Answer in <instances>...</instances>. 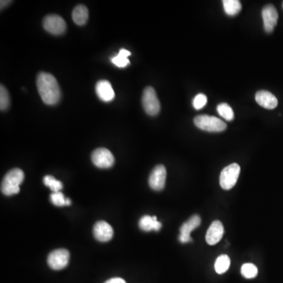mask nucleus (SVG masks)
Masks as SVG:
<instances>
[{
	"label": "nucleus",
	"mask_w": 283,
	"mask_h": 283,
	"mask_svg": "<svg viewBox=\"0 0 283 283\" xmlns=\"http://www.w3.org/2000/svg\"><path fill=\"white\" fill-rule=\"evenodd\" d=\"M223 5L225 13L229 16L237 15L241 10V2L238 0H224Z\"/></svg>",
	"instance_id": "19"
},
{
	"label": "nucleus",
	"mask_w": 283,
	"mask_h": 283,
	"mask_svg": "<svg viewBox=\"0 0 283 283\" xmlns=\"http://www.w3.org/2000/svg\"><path fill=\"white\" fill-rule=\"evenodd\" d=\"M93 234L98 241L106 242L112 239L113 236V229L107 222L102 220L95 223L93 228Z\"/></svg>",
	"instance_id": "12"
},
{
	"label": "nucleus",
	"mask_w": 283,
	"mask_h": 283,
	"mask_svg": "<svg viewBox=\"0 0 283 283\" xmlns=\"http://www.w3.org/2000/svg\"><path fill=\"white\" fill-rule=\"evenodd\" d=\"M10 106V95L4 85L0 86V109L2 111L8 110Z\"/></svg>",
	"instance_id": "24"
},
{
	"label": "nucleus",
	"mask_w": 283,
	"mask_h": 283,
	"mask_svg": "<svg viewBox=\"0 0 283 283\" xmlns=\"http://www.w3.org/2000/svg\"><path fill=\"white\" fill-rule=\"evenodd\" d=\"M92 161L99 168H109L113 166L115 159L111 152L106 148H98L92 154Z\"/></svg>",
	"instance_id": "8"
},
{
	"label": "nucleus",
	"mask_w": 283,
	"mask_h": 283,
	"mask_svg": "<svg viewBox=\"0 0 283 283\" xmlns=\"http://www.w3.org/2000/svg\"><path fill=\"white\" fill-rule=\"evenodd\" d=\"M11 3V1H1V8H4L6 5H8Z\"/></svg>",
	"instance_id": "28"
},
{
	"label": "nucleus",
	"mask_w": 283,
	"mask_h": 283,
	"mask_svg": "<svg viewBox=\"0 0 283 283\" xmlns=\"http://www.w3.org/2000/svg\"><path fill=\"white\" fill-rule=\"evenodd\" d=\"M44 30L53 35H62L66 32V23L59 15H51L44 18L43 21Z\"/></svg>",
	"instance_id": "6"
},
{
	"label": "nucleus",
	"mask_w": 283,
	"mask_h": 283,
	"mask_svg": "<svg viewBox=\"0 0 283 283\" xmlns=\"http://www.w3.org/2000/svg\"><path fill=\"white\" fill-rule=\"evenodd\" d=\"M241 168L237 163H233L222 170L219 176V183L223 190H228L234 187L239 176Z\"/></svg>",
	"instance_id": "4"
},
{
	"label": "nucleus",
	"mask_w": 283,
	"mask_h": 283,
	"mask_svg": "<svg viewBox=\"0 0 283 283\" xmlns=\"http://www.w3.org/2000/svg\"><path fill=\"white\" fill-rule=\"evenodd\" d=\"M262 18L263 21V27L266 33H272L274 27L277 25L278 14L277 10L271 4L265 6L262 10Z\"/></svg>",
	"instance_id": "11"
},
{
	"label": "nucleus",
	"mask_w": 283,
	"mask_h": 283,
	"mask_svg": "<svg viewBox=\"0 0 283 283\" xmlns=\"http://www.w3.org/2000/svg\"><path fill=\"white\" fill-rule=\"evenodd\" d=\"M194 122L197 128L206 132H221L226 128V124L223 121L213 116H197L194 118Z\"/></svg>",
	"instance_id": "3"
},
{
	"label": "nucleus",
	"mask_w": 283,
	"mask_h": 283,
	"mask_svg": "<svg viewBox=\"0 0 283 283\" xmlns=\"http://www.w3.org/2000/svg\"><path fill=\"white\" fill-rule=\"evenodd\" d=\"M24 172L20 168H14L6 174L1 185L3 194L12 196L19 194L20 185L24 180Z\"/></svg>",
	"instance_id": "2"
},
{
	"label": "nucleus",
	"mask_w": 283,
	"mask_h": 283,
	"mask_svg": "<svg viewBox=\"0 0 283 283\" xmlns=\"http://www.w3.org/2000/svg\"><path fill=\"white\" fill-rule=\"evenodd\" d=\"M241 273L245 278H253L257 275V267L253 263H245L241 267Z\"/></svg>",
	"instance_id": "23"
},
{
	"label": "nucleus",
	"mask_w": 283,
	"mask_h": 283,
	"mask_svg": "<svg viewBox=\"0 0 283 283\" xmlns=\"http://www.w3.org/2000/svg\"><path fill=\"white\" fill-rule=\"evenodd\" d=\"M96 93L101 100L103 102H110L115 98V92L112 88L111 84L108 81H99L96 84Z\"/></svg>",
	"instance_id": "15"
},
{
	"label": "nucleus",
	"mask_w": 283,
	"mask_h": 283,
	"mask_svg": "<svg viewBox=\"0 0 283 283\" xmlns=\"http://www.w3.org/2000/svg\"><path fill=\"white\" fill-rule=\"evenodd\" d=\"M104 283H126V281H124V280L121 278H113L107 280V281Z\"/></svg>",
	"instance_id": "27"
},
{
	"label": "nucleus",
	"mask_w": 283,
	"mask_h": 283,
	"mask_svg": "<svg viewBox=\"0 0 283 283\" xmlns=\"http://www.w3.org/2000/svg\"><path fill=\"white\" fill-rule=\"evenodd\" d=\"M217 112L219 116H221L226 121H231L234 120V111L227 103H220L218 105Z\"/></svg>",
	"instance_id": "21"
},
{
	"label": "nucleus",
	"mask_w": 283,
	"mask_h": 283,
	"mask_svg": "<svg viewBox=\"0 0 283 283\" xmlns=\"http://www.w3.org/2000/svg\"><path fill=\"white\" fill-rule=\"evenodd\" d=\"M230 265V259L227 255H221L215 262V270L219 274H223L228 270Z\"/></svg>",
	"instance_id": "20"
},
{
	"label": "nucleus",
	"mask_w": 283,
	"mask_h": 283,
	"mask_svg": "<svg viewBox=\"0 0 283 283\" xmlns=\"http://www.w3.org/2000/svg\"><path fill=\"white\" fill-rule=\"evenodd\" d=\"M256 103L267 110H274L278 106V99L267 91H259L255 95Z\"/></svg>",
	"instance_id": "14"
},
{
	"label": "nucleus",
	"mask_w": 283,
	"mask_h": 283,
	"mask_svg": "<svg viewBox=\"0 0 283 283\" xmlns=\"http://www.w3.org/2000/svg\"><path fill=\"white\" fill-rule=\"evenodd\" d=\"M131 55L132 54H131L129 51H127L125 49H121L120 52H119L118 55L112 58L110 60H111L112 63H113L117 67L125 68L128 65L130 64L128 57Z\"/></svg>",
	"instance_id": "18"
},
{
	"label": "nucleus",
	"mask_w": 283,
	"mask_h": 283,
	"mask_svg": "<svg viewBox=\"0 0 283 283\" xmlns=\"http://www.w3.org/2000/svg\"><path fill=\"white\" fill-rule=\"evenodd\" d=\"M166 176V168L164 165H159L154 167L149 177V185L150 188L156 191L162 190L165 188Z\"/></svg>",
	"instance_id": "9"
},
{
	"label": "nucleus",
	"mask_w": 283,
	"mask_h": 283,
	"mask_svg": "<svg viewBox=\"0 0 283 283\" xmlns=\"http://www.w3.org/2000/svg\"><path fill=\"white\" fill-rule=\"evenodd\" d=\"M282 8H283V3H282Z\"/></svg>",
	"instance_id": "29"
},
{
	"label": "nucleus",
	"mask_w": 283,
	"mask_h": 283,
	"mask_svg": "<svg viewBox=\"0 0 283 283\" xmlns=\"http://www.w3.org/2000/svg\"><path fill=\"white\" fill-rule=\"evenodd\" d=\"M43 181H44V185L46 186H48V187L52 190V192L61 191L62 187H63L62 182L55 179L52 175H46V176H44Z\"/></svg>",
	"instance_id": "22"
},
{
	"label": "nucleus",
	"mask_w": 283,
	"mask_h": 283,
	"mask_svg": "<svg viewBox=\"0 0 283 283\" xmlns=\"http://www.w3.org/2000/svg\"><path fill=\"white\" fill-rule=\"evenodd\" d=\"M37 89L43 102L45 104L53 106L59 103L61 99V90L59 83L51 73L41 72L37 79Z\"/></svg>",
	"instance_id": "1"
},
{
	"label": "nucleus",
	"mask_w": 283,
	"mask_h": 283,
	"mask_svg": "<svg viewBox=\"0 0 283 283\" xmlns=\"http://www.w3.org/2000/svg\"><path fill=\"white\" fill-rule=\"evenodd\" d=\"M139 228L144 231L155 230L158 231L161 228L162 224L157 220L156 216H144L141 218L139 223Z\"/></svg>",
	"instance_id": "16"
},
{
	"label": "nucleus",
	"mask_w": 283,
	"mask_h": 283,
	"mask_svg": "<svg viewBox=\"0 0 283 283\" xmlns=\"http://www.w3.org/2000/svg\"><path fill=\"white\" fill-rule=\"evenodd\" d=\"M224 234V228L223 223L219 220L212 222V224L208 227L207 230L205 239L208 245H216L223 237Z\"/></svg>",
	"instance_id": "13"
},
{
	"label": "nucleus",
	"mask_w": 283,
	"mask_h": 283,
	"mask_svg": "<svg viewBox=\"0 0 283 283\" xmlns=\"http://www.w3.org/2000/svg\"><path fill=\"white\" fill-rule=\"evenodd\" d=\"M73 20L78 26H84L88 20V10L84 5H78L73 11Z\"/></svg>",
	"instance_id": "17"
},
{
	"label": "nucleus",
	"mask_w": 283,
	"mask_h": 283,
	"mask_svg": "<svg viewBox=\"0 0 283 283\" xmlns=\"http://www.w3.org/2000/svg\"><path fill=\"white\" fill-rule=\"evenodd\" d=\"M142 103L146 113L150 116H156L161 110V104L157 98L155 90L152 87H147L144 90L142 98Z\"/></svg>",
	"instance_id": "5"
},
{
	"label": "nucleus",
	"mask_w": 283,
	"mask_h": 283,
	"mask_svg": "<svg viewBox=\"0 0 283 283\" xmlns=\"http://www.w3.org/2000/svg\"><path fill=\"white\" fill-rule=\"evenodd\" d=\"M66 199L65 197L64 194H62V192H53L51 194V201L53 203L54 205L56 206L62 207L66 206Z\"/></svg>",
	"instance_id": "25"
},
{
	"label": "nucleus",
	"mask_w": 283,
	"mask_h": 283,
	"mask_svg": "<svg viewBox=\"0 0 283 283\" xmlns=\"http://www.w3.org/2000/svg\"><path fill=\"white\" fill-rule=\"evenodd\" d=\"M70 252L65 248H59L52 251L48 257L49 267L53 270H62L65 268L70 260Z\"/></svg>",
	"instance_id": "7"
},
{
	"label": "nucleus",
	"mask_w": 283,
	"mask_h": 283,
	"mask_svg": "<svg viewBox=\"0 0 283 283\" xmlns=\"http://www.w3.org/2000/svg\"><path fill=\"white\" fill-rule=\"evenodd\" d=\"M201 222V217L198 215L192 216L187 221L185 222L179 229L180 234H179V240L180 242L184 244V243H188L191 241L192 238L190 237V234L194 229L200 226Z\"/></svg>",
	"instance_id": "10"
},
{
	"label": "nucleus",
	"mask_w": 283,
	"mask_h": 283,
	"mask_svg": "<svg viewBox=\"0 0 283 283\" xmlns=\"http://www.w3.org/2000/svg\"><path fill=\"white\" fill-rule=\"evenodd\" d=\"M207 104L206 95L204 94H198L196 95L193 101V106L195 110H199Z\"/></svg>",
	"instance_id": "26"
}]
</instances>
